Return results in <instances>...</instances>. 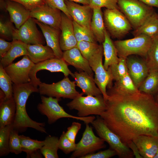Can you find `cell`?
I'll list each match as a JSON object with an SVG mask.
<instances>
[{"label": "cell", "instance_id": "cell-1", "mask_svg": "<svg viewBox=\"0 0 158 158\" xmlns=\"http://www.w3.org/2000/svg\"><path fill=\"white\" fill-rule=\"evenodd\" d=\"M107 94L106 110L99 116L123 142L141 135L158 137V104L153 96Z\"/></svg>", "mask_w": 158, "mask_h": 158}, {"label": "cell", "instance_id": "cell-2", "mask_svg": "<svg viewBox=\"0 0 158 158\" xmlns=\"http://www.w3.org/2000/svg\"><path fill=\"white\" fill-rule=\"evenodd\" d=\"M13 97L16 103V111L13 124V128L19 132L25 131L32 128L42 133H46L45 124L35 121L28 115L26 109L27 100L30 94L39 92V89L31 81L21 84H13Z\"/></svg>", "mask_w": 158, "mask_h": 158}, {"label": "cell", "instance_id": "cell-3", "mask_svg": "<svg viewBox=\"0 0 158 158\" xmlns=\"http://www.w3.org/2000/svg\"><path fill=\"white\" fill-rule=\"evenodd\" d=\"M119 9L123 14L134 30L155 12L153 7L139 0H117Z\"/></svg>", "mask_w": 158, "mask_h": 158}, {"label": "cell", "instance_id": "cell-4", "mask_svg": "<svg viewBox=\"0 0 158 158\" xmlns=\"http://www.w3.org/2000/svg\"><path fill=\"white\" fill-rule=\"evenodd\" d=\"M41 103L37 106L39 111L42 115L46 116L48 119V122L52 124L59 119L63 118H68L83 121L86 124L91 123L95 119L94 116L80 117L72 115L66 112L59 104L61 98L42 95L41 97Z\"/></svg>", "mask_w": 158, "mask_h": 158}, {"label": "cell", "instance_id": "cell-5", "mask_svg": "<svg viewBox=\"0 0 158 158\" xmlns=\"http://www.w3.org/2000/svg\"><path fill=\"white\" fill-rule=\"evenodd\" d=\"M83 95L76 97L66 104L70 109L78 111V116L85 117L92 115L100 116L106 110V102L102 95L95 96Z\"/></svg>", "mask_w": 158, "mask_h": 158}, {"label": "cell", "instance_id": "cell-6", "mask_svg": "<svg viewBox=\"0 0 158 158\" xmlns=\"http://www.w3.org/2000/svg\"><path fill=\"white\" fill-rule=\"evenodd\" d=\"M91 124L99 137L106 142L121 158H132L134 155L131 149L121 140L118 135L111 130L99 116Z\"/></svg>", "mask_w": 158, "mask_h": 158}, {"label": "cell", "instance_id": "cell-7", "mask_svg": "<svg viewBox=\"0 0 158 158\" xmlns=\"http://www.w3.org/2000/svg\"><path fill=\"white\" fill-rule=\"evenodd\" d=\"M152 38L140 35L133 38L114 42L119 58H126L131 55L146 57L151 44Z\"/></svg>", "mask_w": 158, "mask_h": 158}, {"label": "cell", "instance_id": "cell-8", "mask_svg": "<svg viewBox=\"0 0 158 158\" xmlns=\"http://www.w3.org/2000/svg\"><path fill=\"white\" fill-rule=\"evenodd\" d=\"M103 16L105 28L113 38H121L132 29L131 24L119 9L106 8Z\"/></svg>", "mask_w": 158, "mask_h": 158}, {"label": "cell", "instance_id": "cell-9", "mask_svg": "<svg viewBox=\"0 0 158 158\" xmlns=\"http://www.w3.org/2000/svg\"><path fill=\"white\" fill-rule=\"evenodd\" d=\"M76 83L68 77L56 83L48 84L41 82L38 85L39 92L41 95L56 98L73 99L84 93H80L75 89Z\"/></svg>", "mask_w": 158, "mask_h": 158}, {"label": "cell", "instance_id": "cell-10", "mask_svg": "<svg viewBox=\"0 0 158 158\" xmlns=\"http://www.w3.org/2000/svg\"><path fill=\"white\" fill-rule=\"evenodd\" d=\"M103 49L102 44L96 53L88 61L89 64L95 75L94 80L101 90L106 101L108 95L107 88L109 89L113 86V80L109 71L106 70L102 63Z\"/></svg>", "mask_w": 158, "mask_h": 158}, {"label": "cell", "instance_id": "cell-11", "mask_svg": "<svg viewBox=\"0 0 158 158\" xmlns=\"http://www.w3.org/2000/svg\"><path fill=\"white\" fill-rule=\"evenodd\" d=\"M85 124L86 127L82 138L76 144V149L73 152L71 158H82L105 147V141L95 135L92 127L89 124Z\"/></svg>", "mask_w": 158, "mask_h": 158}, {"label": "cell", "instance_id": "cell-12", "mask_svg": "<svg viewBox=\"0 0 158 158\" xmlns=\"http://www.w3.org/2000/svg\"><path fill=\"white\" fill-rule=\"evenodd\" d=\"M47 70L52 72H60L63 73L65 77L70 75L74 78L73 73L68 67V64L62 58L55 57L47 60L37 64H35L30 73V77L32 82L38 87L41 82L39 78L37 77L36 74L39 71Z\"/></svg>", "mask_w": 158, "mask_h": 158}, {"label": "cell", "instance_id": "cell-13", "mask_svg": "<svg viewBox=\"0 0 158 158\" xmlns=\"http://www.w3.org/2000/svg\"><path fill=\"white\" fill-rule=\"evenodd\" d=\"M34 18L30 17L20 27L16 28L13 40H20L27 44H44L45 41L38 30Z\"/></svg>", "mask_w": 158, "mask_h": 158}, {"label": "cell", "instance_id": "cell-14", "mask_svg": "<svg viewBox=\"0 0 158 158\" xmlns=\"http://www.w3.org/2000/svg\"><path fill=\"white\" fill-rule=\"evenodd\" d=\"M35 64L28 56L25 55L20 61L4 68L13 83L21 84L31 82L30 73Z\"/></svg>", "mask_w": 158, "mask_h": 158}, {"label": "cell", "instance_id": "cell-15", "mask_svg": "<svg viewBox=\"0 0 158 158\" xmlns=\"http://www.w3.org/2000/svg\"><path fill=\"white\" fill-rule=\"evenodd\" d=\"M61 11L46 4L30 12V17L44 24L60 29Z\"/></svg>", "mask_w": 158, "mask_h": 158}, {"label": "cell", "instance_id": "cell-16", "mask_svg": "<svg viewBox=\"0 0 158 158\" xmlns=\"http://www.w3.org/2000/svg\"><path fill=\"white\" fill-rule=\"evenodd\" d=\"M126 61L128 74L138 89L150 71L145 59L131 55L126 58Z\"/></svg>", "mask_w": 158, "mask_h": 158}, {"label": "cell", "instance_id": "cell-17", "mask_svg": "<svg viewBox=\"0 0 158 158\" xmlns=\"http://www.w3.org/2000/svg\"><path fill=\"white\" fill-rule=\"evenodd\" d=\"M65 2L73 20L91 30L90 24L93 11L90 6L89 5H81L76 3L67 1H65Z\"/></svg>", "mask_w": 158, "mask_h": 158}, {"label": "cell", "instance_id": "cell-18", "mask_svg": "<svg viewBox=\"0 0 158 158\" xmlns=\"http://www.w3.org/2000/svg\"><path fill=\"white\" fill-rule=\"evenodd\" d=\"M60 30L59 43L61 50L64 51L76 47L78 42L74 35L73 20L62 12Z\"/></svg>", "mask_w": 158, "mask_h": 158}, {"label": "cell", "instance_id": "cell-19", "mask_svg": "<svg viewBox=\"0 0 158 158\" xmlns=\"http://www.w3.org/2000/svg\"><path fill=\"white\" fill-rule=\"evenodd\" d=\"M35 19L42 31L47 45L52 49L56 57L62 58L63 52L61 49L59 43L60 29L55 28Z\"/></svg>", "mask_w": 158, "mask_h": 158}, {"label": "cell", "instance_id": "cell-20", "mask_svg": "<svg viewBox=\"0 0 158 158\" xmlns=\"http://www.w3.org/2000/svg\"><path fill=\"white\" fill-rule=\"evenodd\" d=\"M62 58L68 65H71L79 71L85 72L93 76V72L89 61L83 56L77 47L63 51Z\"/></svg>", "mask_w": 158, "mask_h": 158}, {"label": "cell", "instance_id": "cell-21", "mask_svg": "<svg viewBox=\"0 0 158 158\" xmlns=\"http://www.w3.org/2000/svg\"><path fill=\"white\" fill-rule=\"evenodd\" d=\"M16 111L13 97L7 98L4 92L0 91V128L13 124Z\"/></svg>", "mask_w": 158, "mask_h": 158}, {"label": "cell", "instance_id": "cell-22", "mask_svg": "<svg viewBox=\"0 0 158 158\" xmlns=\"http://www.w3.org/2000/svg\"><path fill=\"white\" fill-rule=\"evenodd\" d=\"M143 158H153L158 150V137L139 135L133 140Z\"/></svg>", "mask_w": 158, "mask_h": 158}, {"label": "cell", "instance_id": "cell-23", "mask_svg": "<svg viewBox=\"0 0 158 158\" xmlns=\"http://www.w3.org/2000/svg\"><path fill=\"white\" fill-rule=\"evenodd\" d=\"M6 3V10L9 13L10 20L16 28H19L30 17V11L17 2L8 0Z\"/></svg>", "mask_w": 158, "mask_h": 158}, {"label": "cell", "instance_id": "cell-24", "mask_svg": "<svg viewBox=\"0 0 158 158\" xmlns=\"http://www.w3.org/2000/svg\"><path fill=\"white\" fill-rule=\"evenodd\" d=\"M74 75L76 85L82 90L84 94L94 96L102 95L96 86L93 76L83 71L75 72Z\"/></svg>", "mask_w": 158, "mask_h": 158}, {"label": "cell", "instance_id": "cell-25", "mask_svg": "<svg viewBox=\"0 0 158 158\" xmlns=\"http://www.w3.org/2000/svg\"><path fill=\"white\" fill-rule=\"evenodd\" d=\"M28 56L35 64L56 57L52 49L41 44H28Z\"/></svg>", "mask_w": 158, "mask_h": 158}, {"label": "cell", "instance_id": "cell-26", "mask_svg": "<svg viewBox=\"0 0 158 158\" xmlns=\"http://www.w3.org/2000/svg\"><path fill=\"white\" fill-rule=\"evenodd\" d=\"M93 11L91 29L97 41L102 44L104 40L105 31L106 29L103 14L101 8L95 7L93 8Z\"/></svg>", "mask_w": 158, "mask_h": 158}, {"label": "cell", "instance_id": "cell-27", "mask_svg": "<svg viewBox=\"0 0 158 158\" xmlns=\"http://www.w3.org/2000/svg\"><path fill=\"white\" fill-rule=\"evenodd\" d=\"M104 57V66L106 70L111 65L117 63L119 60L114 42L106 29L105 31L104 40L102 43Z\"/></svg>", "mask_w": 158, "mask_h": 158}, {"label": "cell", "instance_id": "cell-28", "mask_svg": "<svg viewBox=\"0 0 158 158\" xmlns=\"http://www.w3.org/2000/svg\"><path fill=\"white\" fill-rule=\"evenodd\" d=\"M27 44L17 40H13L12 46L6 55L0 59V64L4 68L13 63L16 58L28 55Z\"/></svg>", "mask_w": 158, "mask_h": 158}, {"label": "cell", "instance_id": "cell-29", "mask_svg": "<svg viewBox=\"0 0 158 158\" xmlns=\"http://www.w3.org/2000/svg\"><path fill=\"white\" fill-rule=\"evenodd\" d=\"M139 91L128 73L121 78L115 81L114 85L108 89L107 93L126 95L135 94Z\"/></svg>", "mask_w": 158, "mask_h": 158}, {"label": "cell", "instance_id": "cell-30", "mask_svg": "<svg viewBox=\"0 0 158 158\" xmlns=\"http://www.w3.org/2000/svg\"><path fill=\"white\" fill-rule=\"evenodd\" d=\"M133 34L134 37L144 35L153 38L158 35V18L155 12L149 16L137 29L135 30Z\"/></svg>", "mask_w": 158, "mask_h": 158}, {"label": "cell", "instance_id": "cell-31", "mask_svg": "<svg viewBox=\"0 0 158 158\" xmlns=\"http://www.w3.org/2000/svg\"><path fill=\"white\" fill-rule=\"evenodd\" d=\"M138 90L141 92L154 96L158 91V71H150Z\"/></svg>", "mask_w": 158, "mask_h": 158}, {"label": "cell", "instance_id": "cell-32", "mask_svg": "<svg viewBox=\"0 0 158 158\" xmlns=\"http://www.w3.org/2000/svg\"><path fill=\"white\" fill-rule=\"evenodd\" d=\"M58 138L48 136L44 140V144L40 149L42 154L45 158H58Z\"/></svg>", "mask_w": 158, "mask_h": 158}, {"label": "cell", "instance_id": "cell-33", "mask_svg": "<svg viewBox=\"0 0 158 158\" xmlns=\"http://www.w3.org/2000/svg\"><path fill=\"white\" fill-rule=\"evenodd\" d=\"M145 59L150 71H158V35L152 38Z\"/></svg>", "mask_w": 158, "mask_h": 158}, {"label": "cell", "instance_id": "cell-34", "mask_svg": "<svg viewBox=\"0 0 158 158\" xmlns=\"http://www.w3.org/2000/svg\"><path fill=\"white\" fill-rule=\"evenodd\" d=\"M118 62L110 66L107 70L113 80H117L126 75L128 73L126 59L119 58Z\"/></svg>", "mask_w": 158, "mask_h": 158}, {"label": "cell", "instance_id": "cell-35", "mask_svg": "<svg viewBox=\"0 0 158 158\" xmlns=\"http://www.w3.org/2000/svg\"><path fill=\"white\" fill-rule=\"evenodd\" d=\"M19 137L22 151L25 152L27 154L40 150L44 144V140L32 139L23 135H19Z\"/></svg>", "mask_w": 158, "mask_h": 158}, {"label": "cell", "instance_id": "cell-36", "mask_svg": "<svg viewBox=\"0 0 158 158\" xmlns=\"http://www.w3.org/2000/svg\"><path fill=\"white\" fill-rule=\"evenodd\" d=\"M13 124L0 128V156L7 155L10 152L9 149L10 135Z\"/></svg>", "mask_w": 158, "mask_h": 158}, {"label": "cell", "instance_id": "cell-37", "mask_svg": "<svg viewBox=\"0 0 158 158\" xmlns=\"http://www.w3.org/2000/svg\"><path fill=\"white\" fill-rule=\"evenodd\" d=\"M74 31L78 42L86 41L97 43V42L91 30L79 25L73 20Z\"/></svg>", "mask_w": 158, "mask_h": 158}, {"label": "cell", "instance_id": "cell-38", "mask_svg": "<svg viewBox=\"0 0 158 158\" xmlns=\"http://www.w3.org/2000/svg\"><path fill=\"white\" fill-rule=\"evenodd\" d=\"M100 45L97 43L81 41L78 42L76 47L83 56L89 61L97 51Z\"/></svg>", "mask_w": 158, "mask_h": 158}, {"label": "cell", "instance_id": "cell-39", "mask_svg": "<svg viewBox=\"0 0 158 158\" xmlns=\"http://www.w3.org/2000/svg\"><path fill=\"white\" fill-rule=\"evenodd\" d=\"M12 83L10 77L6 73L4 68L0 64V87L7 98L13 97Z\"/></svg>", "mask_w": 158, "mask_h": 158}, {"label": "cell", "instance_id": "cell-40", "mask_svg": "<svg viewBox=\"0 0 158 158\" xmlns=\"http://www.w3.org/2000/svg\"><path fill=\"white\" fill-rule=\"evenodd\" d=\"M10 20H4L1 18L0 35L1 38L7 40H13V32L16 29Z\"/></svg>", "mask_w": 158, "mask_h": 158}, {"label": "cell", "instance_id": "cell-41", "mask_svg": "<svg viewBox=\"0 0 158 158\" xmlns=\"http://www.w3.org/2000/svg\"><path fill=\"white\" fill-rule=\"evenodd\" d=\"M19 132L12 128L11 131L9 140V149L10 152L18 154L22 152Z\"/></svg>", "mask_w": 158, "mask_h": 158}, {"label": "cell", "instance_id": "cell-42", "mask_svg": "<svg viewBox=\"0 0 158 158\" xmlns=\"http://www.w3.org/2000/svg\"><path fill=\"white\" fill-rule=\"evenodd\" d=\"M58 144L59 149L66 154L73 152L76 149V144L68 139L64 131L59 139Z\"/></svg>", "mask_w": 158, "mask_h": 158}, {"label": "cell", "instance_id": "cell-43", "mask_svg": "<svg viewBox=\"0 0 158 158\" xmlns=\"http://www.w3.org/2000/svg\"><path fill=\"white\" fill-rule=\"evenodd\" d=\"M89 5L93 8L95 7H105L107 9H118L117 0H90Z\"/></svg>", "mask_w": 158, "mask_h": 158}, {"label": "cell", "instance_id": "cell-44", "mask_svg": "<svg viewBox=\"0 0 158 158\" xmlns=\"http://www.w3.org/2000/svg\"><path fill=\"white\" fill-rule=\"evenodd\" d=\"M19 3L31 11L46 3L45 0H9Z\"/></svg>", "mask_w": 158, "mask_h": 158}, {"label": "cell", "instance_id": "cell-45", "mask_svg": "<svg viewBox=\"0 0 158 158\" xmlns=\"http://www.w3.org/2000/svg\"><path fill=\"white\" fill-rule=\"evenodd\" d=\"M81 124L78 122H73L71 125L68 127L66 132V135L68 139L73 143H75L76 136L80 129Z\"/></svg>", "mask_w": 158, "mask_h": 158}, {"label": "cell", "instance_id": "cell-46", "mask_svg": "<svg viewBox=\"0 0 158 158\" xmlns=\"http://www.w3.org/2000/svg\"><path fill=\"white\" fill-rule=\"evenodd\" d=\"M117 155L116 152L114 150L110 149L92 153L87 155L82 158H109Z\"/></svg>", "mask_w": 158, "mask_h": 158}, {"label": "cell", "instance_id": "cell-47", "mask_svg": "<svg viewBox=\"0 0 158 158\" xmlns=\"http://www.w3.org/2000/svg\"><path fill=\"white\" fill-rule=\"evenodd\" d=\"M45 1L46 3L49 6L60 10L67 16L71 18L64 0H45Z\"/></svg>", "mask_w": 158, "mask_h": 158}, {"label": "cell", "instance_id": "cell-48", "mask_svg": "<svg viewBox=\"0 0 158 158\" xmlns=\"http://www.w3.org/2000/svg\"><path fill=\"white\" fill-rule=\"evenodd\" d=\"M12 46V42H8L2 38L0 39V59L4 57L10 50Z\"/></svg>", "mask_w": 158, "mask_h": 158}, {"label": "cell", "instance_id": "cell-49", "mask_svg": "<svg viewBox=\"0 0 158 158\" xmlns=\"http://www.w3.org/2000/svg\"><path fill=\"white\" fill-rule=\"evenodd\" d=\"M128 147L132 151L133 155L136 158H142L140 154L138 148L133 141H131L127 144Z\"/></svg>", "mask_w": 158, "mask_h": 158}, {"label": "cell", "instance_id": "cell-50", "mask_svg": "<svg viewBox=\"0 0 158 158\" xmlns=\"http://www.w3.org/2000/svg\"><path fill=\"white\" fill-rule=\"evenodd\" d=\"M145 4L158 8V0H139Z\"/></svg>", "mask_w": 158, "mask_h": 158}, {"label": "cell", "instance_id": "cell-51", "mask_svg": "<svg viewBox=\"0 0 158 158\" xmlns=\"http://www.w3.org/2000/svg\"><path fill=\"white\" fill-rule=\"evenodd\" d=\"M42 154L40 150L35 151L28 154H27V158H42Z\"/></svg>", "mask_w": 158, "mask_h": 158}, {"label": "cell", "instance_id": "cell-52", "mask_svg": "<svg viewBox=\"0 0 158 158\" xmlns=\"http://www.w3.org/2000/svg\"><path fill=\"white\" fill-rule=\"evenodd\" d=\"M74 2L76 3H80L83 5H89L90 0H64Z\"/></svg>", "mask_w": 158, "mask_h": 158}, {"label": "cell", "instance_id": "cell-53", "mask_svg": "<svg viewBox=\"0 0 158 158\" xmlns=\"http://www.w3.org/2000/svg\"><path fill=\"white\" fill-rule=\"evenodd\" d=\"M154 97L156 103L158 104V91L154 96Z\"/></svg>", "mask_w": 158, "mask_h": 158}, {"label": "cell", "instance_id": "cell-54", "mask_svg": "<svg viewBox=\"0 0 158 158\" xmlns=\"http://www.w3.org/2000/svg\"><path fill=\"white\" fill-rule=\"evenodd\" d=\"M153 158H158V150L154 157Z\"/></svg>", "mask_w": 158, "mask_h": 158}, {"label": "cell", "instance_id": "cell-55", "mask_svg": "<svg viewBox=\"0 0 158 158\" xmlns=\"http://www.w3.org/2000/svg\"><path fill=\"white\" fill-rule=\"evenodd\" d=\"M157 17H158V13H157Z\"/></svg>", "mask_w": 158, "mask_h": 158}]
</instances>
